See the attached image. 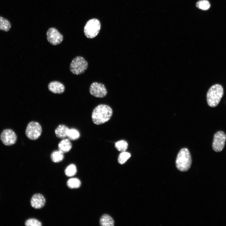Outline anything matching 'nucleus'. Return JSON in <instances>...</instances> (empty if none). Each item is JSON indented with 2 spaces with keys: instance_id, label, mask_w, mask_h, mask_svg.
I'll return each mask as SVG.
<instances>
[{
  "instance_id": "nucleus-21",
  "label": "nucleus",
  "mask_w": 226,
  "mask_h": 226,
  "mask_svg": "<svg viewBox=\"0 0 226 226\" xmlns=\"http://www.w3.org/2000/svg\"><path fill=\"white\" fill-rule=\"evenodd\" d=\"M210 4L207 0H200L196 3V6L203 10H208L210 7Z\"/></svg>"
},
{
  "instance_id": "nucleus-15",
  "label": "nucleus",
  "mask_w": 226,
  "mask_h": 226,
  "mask_svg": "<svg viewBox=\"0 0 226 226\" xmlns=\"http://www.w3.org/2000/svg\"><path fill=\"white\" fill-rule=\"evenodd\" d=\"M100 225L102 226H113L114 222L112 218L107 214L102 216L100 219Z\"/></svg>"
},
{
  "instance_id": "nucleus-9",
  "label": "nucleus",
  "mask_w": 226,
  "mask_h": 226,
  "mask_svg": "<svg viewBox=\"0 0 226 226\" xmlns=\"http://www.w3.org/2000/svg\"><path fill=\"white\" fill-rule=\"evenodd\" d=\"M48 41L53 45L60 44L63 40V36L59 31L54 28H50L46 33Z\"/></svg>"
},
{
  "instance_id": "nucleus-23",
  "label": "nucleus",
  "mask_w": 226,
  "mask_h": 226,
  "mask_svg": "<svg viewBox=\"0 0 226 226\" xmlns=\"http://www.w3.org/2000/svg\"><path fill=\"white\" fill-rule=\"evenodd\" d=\"M131 154L125 151L121 152L119 155L118 157V162L121 164H124L130 157Z\"/></svg>"
},
{
  "instance_id": "nucleus-16",
  "label": "nucleus",
  "mask_w": 226,
  "mask_h": 226,
  "mask_svg": "<svg viewBox=\"0 0 226 226\" xmlns=\"http://www.w3.org/2000/svg\"><path fill=\"white\" fill-rule=\"evenodd\" d=\"M11 27L10 22L8 20L0 16V30L8 32Z\"/></svg>"
},
{
  "instance_id": "nucleus-5",
  "label": "nucleus",
  "mask_w": 226,
  "mask_h": 226,
  "mask_svg": "<svg viewBox=\"0 0 226 226\" xmlns=\"http://www.w3.org/2000/svg\"><path fill=\"white\" fill-rule=\"evenodd\" d=\"M100 29V21L96 19L89 20L85 24L84 32L86 36L89 38H93L96 36Z\"/></svg>"
},
{
  "instance_id": "nucleus-8",
  "label": "nucleus",
  "mask_w": 226,
  "mask_h": 226,
  "mask_svg": "<svg viewBox=\"0 0 226 226\" xmlns=\"http://www.w3.org/2000/svg\"><path fill=\"white\" fill-rule=\"evenodd\" d=\"M0 139L3 143L6 146H11L14 144L17 140L15 132L11 129L3 130L0 135Z\"/></svg>"
},
{
  "instance_id": "nucleus-17",
  "label": "nucleus",
  "mask_w": 226,
  "mask_h": 226,
  "mask_svg": "<svg viewBox=\"0 0 226 226\" xmlns=\"http://www.w3.org/2000/svg\"><path fill=\"white\" fill-rule=\"evenodd\" d=\"M64 157L63 153L59 150L53 151L51 156V160L54 163L60 162L63 159Z\"/></svg>"
},
{
  "instance_id": "nucleus-1",
  "label": "nucleus",
  "mask_w": 226,
  "mask_h": 226,
  "mask_svg": "<svg viewBox=\"0 0 226 226\" xmlns=\"http://www.w3.org/2000/svg\"><path fill=\"white\" fill-rule=\"evenodd\" d=\"M112 114V110L110 106L105 104H100L93 110L92 119L95 124L100 125L108 121Z\"/></svg>"
},
{
  "instance_id": "nucleus-12",
  "label": "nucleus",
  "mask_w": 226,
  "mask_h": 226,
  "mask_svg": "<svg viewBox=\"0 0 226 226\" xmlns=\"http://www.w3.org/2000/svg\"><path fill=\"white\" fill-rule=\"evenodd\" d=\"M50 91L54 94H61L65 91V87L61 83L57 81L51 82L48 85Z\"/></svg>"
},
{
  "instance_id": "nucleus-13",
  "label": "nucleus",
  "mask_w": 226,
  "mask_h": 226,
  "mask_svg": "<svg viewBox=\"0 0 226 226\" xmlns=\"http://www.w3.org/2000/svg\"><path fill=\"white\" fill-rule=\"evenodd\" d=\"M72 148V144L69 139H63L58 144V150L63 153L68 152Z\"/></svg>"
},
{
  "instance_id": "nucleus-7",
  "label": "nucleus",
  "mask_w": 226,
  "mask_h": 226,
  "mask_svg": "<svg viewBox=\"0 0 226 226\" xmlns=\"http://www.w3.org/2000/svg\"><path fill=\"white\" fill-rule=\"evenodd\" d=\"M226 140V135L223 131H219L214 136L212 143L213 149L216 152H220L223 149Z\"/></svg>"
},
{
  "instance_id": "nucleus-10",
  "label": "nucleus",
  "mask_w": 226,
  "mask_h": 226,
  "mask_svg": "<svg viewBox=\"0 0 226 226\" xmlns=\"http://www.w3.org/2000/svg\"><path fill=\"white\" fill-rule=\"evenodd\" d=\"M90 94L97 98H103L107 94V90L105 85L101 83L94 82L90 85L89 88Z\"/></svg>"
},
{
  "instance_id": "nucleus-24",
  "label": "nucleus",
  "mask_w": 226,
  "mask_h": 226,
  "mask_svg": "<svg viewBox=\"0 0 226 226\" xmlns=\"http://www.w3.org/2000/svg\"><path fill=\"white\" fill-rule=\"evenodd\" d=\"M26 226H41L42 223L38 220L31 218L27 219L25 223Z\"/></svg>"
},
{
  "instance_id": "nucleus-6",
  "label": "nucleus",
  "mask_w": 226,
  "mask_h": 226,
  "mask_svg": "<svg viewBox=\"0 0 226 226\" xmlns=\"http://www.w3.org/2000/svg\"><path fill=\"white\" fill-rule=\"evenodd\" d=\"M42 127L38 122L31 121L27 125L25 135L30 139L35 140L38 138L41 135Z\"/></svg>"
},
{
  "instance_id": "nucleus-14",
  "label": "nucleus",
  "mask_w": 226,
  "mask_h": 226,
  "mask_svg": "<svg viewBox=\"0 0 226 226\" xmlns=\"http://www.w3.org/2000/svg\"><path fill=\"white\" fill-rule=\"evenodd\" d=\"M69 128L65 125H60L55 130L56 136L59 138L64 139L67 137V134Z\"/></svg>"
},
{
  "instance_id": "nucleus-18",
  "label": "nucleus",
  "mask_w": 226,
  "mask_h": 226,
  "mask_svg": "<svg viewBox=\"0 0 226 226\" xmlns=\"http://www.w3.org/2000/svg\"><path fill=\"white\" fill-rule=\"evenodd\" d=\"M81 185L80 180L77 178H71L67 182V185L70 188H77L79 187Z\"/></svg>"
},
{
  "instance_id": "nucleus-19",
  "label": "nucleus",
  "mask_w": 226,
  "mask_h": 226,
  "mask_svg": "<svg viewBox=\"0 0 226 226\" xmlns=\"http://www.w3.org/2000/svg\"><path fill=\"white\" fill-rule=\"evenodd\" d=\"M80 134L79 131L76 129H69L67 134V137L70 140H75L78 139Z\"/></svg>"
},
{
  "instance_id": "nucleus-4",
  "label": "nucleus",
  "mask_w": 226,
  "mask_h": 226,
  "mask_svg": "<svg viewBox=\"0 0 226 226\" xmlns=\"http://www.w3.org/2000/svg\"><path fill=\"white\" fill-rule=\"evenodd\" d=\"M88 67L87 61L81 56H77L72 60L70 65V70L73 74L78 75L84 73Z\"/></svg>"
},
{
  "instance_id": "nucleus-11",
  "label": "nucleus",
  "mask_w": 226,
  "mask_h": 226,
  "mask_svg": "<svg viewBox=\"0 0 226 226\" xmlns=\"http://www.w3.org/2000/svg\"><path fill=\"white\" fill-rule=\"evenodd\" d=\"M46 200L43 195L40 193L35 194L30 200L31 206L35 209H40L45 205Z\"/></svg>"
},
{
  "instance_id": "nucleus-20",
  "label": "nucleus",
  "mask_w": 226,
  "mask_h": 226,
  "mask_svg": "<svg viewBox=\"0 0 226 226\" xmlns=\"http://www.w3.org/2000/svg\"><path fill=\"white\" fill-rule=\"evenodd\" d=\"M77 170L76 165L74 164H71L66 168L65 173L66 175L68 177H71L75 175L77 172Z\"/></svg>"
},
{
  "instance_id": "nucleus-2",
  "label": "nucleus",
  "mask_w": 226,
  "mask_h": 226,
  "mask_svg": "<svg viewBox=\"0 0 226 226\" xmlns=\"http://www.w3.org/2000/svg\"><path fill=\"white\" fill-rule=\"evenodd\" d=\"M177 169L181 172L187 171L190 168L192 159L190 153L186 148L181 149L179 152L176 160Z\"/></svg>"
},
{
  "instance_id": "nucleus-22",
  "label": "nucleus",
  "mask_w": 226,
  "mask_h": 226,
  "mask_svg": "<svg viewBox=\"0 0 226 226\" xmlns=\"http://www.w3.org/2000/svg\"><path fill=\"white\" fill-rule=\"evenodd\" d=\"M128 146L127 143L125 140H122L115 143V147L117 149L121 152H124L127 149Z\"/></svg>"
},
{
  "instance_id": "nucleus-3",
  "label": "nucleus",
  "mask_w": 226,
  "mask_h": 226,
  "mask_svg": "<svg viewBox=\"0 0 226 226\" xmlns=\"http://www.w3.org/2000/svg\"><path fill=\"white\" fill-rule=\"evenodd\" d=\"M223 94L222 86L219 84H215L209 89L207 94V100L209 106L212 107L216 106L219 103Z\"/></svg>"
}]
</instances>
